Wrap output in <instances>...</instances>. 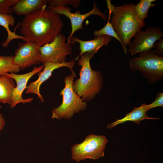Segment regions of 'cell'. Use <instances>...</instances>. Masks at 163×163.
Returning a JSON list of instances; mask_svg holds the SVG:
<instances>
[{
  "mask_svg": "<svg viewBox=\"0 0 163 163\" xmlns=\"http://www.w3.org/2000/svg\"><path fill=\"white\" fill-rule=\"evenodd\" d=\"M111 38V37L103 35L95 37L94 39L92 40L85 41L73 36L70 40L69 44H74L75 42H77L79 44L80 53L78 56L79 57L86 53L94 54L102 46H107Z\"/></svg>",
  "mask_w": 163,
  "mask_h": 163,
  "instance_id": "4fadbf2b",
  "label": "cell"
},
{
  "mask_svg": "<svg viewBox=\"0 0 163 163\" xmlns=\"http://www.w3.org/2000/svg\"><path fill=\"white\" fill-rule=\"evenodd\" d=\"M15 20L12 14H3L0 13V26L4 27L6 30L8 37L5 41L2 43V46L4 47H7L10 42L14 39H21L24 41H27V39L22 35L16 34L15 31L17 27L20 25V23L15 27L14 32L11 31L9 26H13L15 23Z\"/></svg>",
  "mask_w": 163,
  "mask_h": 163,
  "instance_id": "2e32d148",
  "label": "cell"
},
{
  "mask_svg": "<svg viewBox=\"0 0 163 163\" xmlns=\"http://www.w3.org/2000/svg\"><path fill=\"white\" fill-rule=\"evenodd\" d=\"M154 48L156 54L160 56H163V39L161 38L157 43H155Z\"/></svg>",
  "mask_w": 163,
  "mask_h": 163,
  "instance_id": "cb8c5ba5",
  "label": "cell"
},
{
  "mask_svg": "<svg viewBox=\"0 0 163 163\" xmlns=\"http://www.w3.org/2000/svg\"><path fill=\"white\" fill-rule=\"evenodd\" d=\"M13 56H0V75L7 73H17L20 69L13 62Z\"/></svg>",
  "mask_w": 163,
  "mask_h": 163,
  "instance_id": "ac0fdd59",
  "label": "cell"
},
{
  "mask_svg": "<svg viewBox=\"0 0 163 163\" xmlns=\"http://www.w3.org/2000/svg\"><path fill=\"white\" fill-rule=\"evenodd\" d=\"M140 53L139 57L130 59L129 63L131 69L141 72L150 83L162 79L163 56H157L154 50Z\"/></svg>",
  "mask_w": 163,
  "mask_h": 163,
  "instance_id": "5b68a950",
  "label": "cell"
},
{
  "mask_svg": "<svg viewBox=\"0 0 163 163\" xmlns=\"http://www.w3.org/2000/svg\"><path fill=\"white\" fill-rule=\"evenodd\" d=\"M1 107H2V106L0 104V109L1 108Z\"/></svg>",
  "mask_w": 163,
  "mask_h": 163,
  "instance_id": "484cf974",
  "label": "cell"
},
{
  "mask_svg": "<svg viewBox=\"0 0 163 163\" xmlns=\"http://www.w3.org/2000/svg\"><path fill=\"white\" fill-rule=\"evenodd\" d=\"M107 142L104 136L90 134L82 143L71 147L72 158L77 162L87 158L99 159L104 155Z\"/></svg>",
  "mask_w": 163,
  "mask_h": 163,
  "instance_id": "8992f818",
  "label": "cell"
},
{
  "mask_svg": "<svg viewBox=\"0 0 163 163\" xmlns=\"http://www.w3.org/2000/svg\"><path fill=\"white\" fill-rule=\"evenodd\" d=\"M39 48L28 41L18 43V47L13 57V63L21 70L39 64L40 58Z\"/></svg>",
  "mask_w": 163,
  "mask_h": 163,
  "instance_id": "30bf717a",
  "label": "cell"
},
{
  "mask_svg": "<svg viewBox=\"0 0 163 163\" xmlns=\"http://www.w3.org/2000/svg\"><path fill=\"white\" fill-rule=\"evenodd\" d=\"M44 67L43 64L38 67L35 66L31 71L24 74L7 73L4 75L14 80L16 83V88L13 92L11 108H14L17 104L20 103L25 104L32 101L33 98L24 99L22 97V94L27 88V85L29 79L35 74L41 72Z\"/></svg>",
  "mask_w": 163,
  "mask_h": 163,
  "instance_id": "8fae6325",
  "label": "cell"
},
{
  "mask_svg": "<svg viewBox=\"0 0 163 163\" xmlns=\"http://www.w3.org/2000/svg\"><path fill=\"white\" fill-rule=\"evenodd\" d=\"M135 5L129 3L115 7L112 12L110 23L120 40L124 52L131 39L145 26L138 18L134 9Z\"/></svg>",
  "mask_w": 163,
  "mask_h": 163,
  "instance_id": "7a4b0ae2",
  "label": "cell"
},
{
  "mask_svg": "<svg viewBox=\"0 0 163 163\" xmlns=\"http://www.w3.org/2000/svg\"><path fill=\"white\" fill-rule=\"evenodd\" d=\"M155 1V0H141L137 4L134 5V9L140 20L144 21L147 17L149 8L155 6V4L152 2Z\"/></svg>",
  "mask_w": 163,
  "mask_h": 163,
  "instance_id": "ffe728a7",
  "label": "cell"
},
{
  "mask_svg": "<svg viewBox=\"0 0 163 163\" xmlns=\"http://www.w3.org/2000/svg\"><path fill=\"white\" fill-rule=\"evenodd\" d=\"M107 8L109 11V16L107 24L101 29L94 31L93 34L94 35L95 37L103 35H107L111 37H113L117 39L121 45L122 43L120 40L110 22V20L113 7L112 5H109L107 6Z\"/></svg>",
  "mask_w": 163,
  "mask_h": 163,
  "instance_id": "d6986e66",
  "label": "cell"
},
{
  "mask_svg": "<svg viewBox=\"0 0 163 163\" xmlns=\"http://www.w3.org/2000/svg\"><path fill=\"white\" fill-rule=\"evenodd\" d=\"M76 77L75 74L72 73L65 77V87L59 93L63 97L62 102L60 106L52 110L53 119H69L74 113L86 108V102L83 101L73 90V80Z\"/></svg>",
  "mask_w": 163,
  "mask_h": 163,
  "instance_id": "277c9868",
  "label": "cell"
},
{
  "mask_svg": "<svg viewBox=\"0 0 163 163\" xmlns=\"http://www.w3.org/2000/svg\"><path fill=\"white\" fill-rule=\"evenodd\" d=\"M44 68L42 72H40L38 78L35 81L31 82L27 86L26 93H32L36 94L42 102H43L44 99L41 94L40 88L41 85L44 82L48 79L51 75L53 72L59 68L66 67L69 68L71 70L72 73L74 74L72 68L74 67L75 62L72 61L62 63H53L48 62H42Z\"/></svg>",
  "mask_w": 163,
  "mask_h": 163,
  "instance_id": "7c38bea8",
  "label": "cell"
},
{
  "mask_svg": "<svg viewBox=\"0 0 163 163\" xmlns=\"http://www.w3.org/2000/svg\"><path fill=\"white\" fill-rule=\"evenodd\" d=\"M149 110L158 107H163V93H158L156 94L154 101L151 104L148 105Z\"/></svg>",
  "mask_w": 163,
  "mask_h": 163,
  "instance_id": "603a6c76",
  "label": "cell"
},
{
  "mask_svg": "<svg viewBox=\"0 0 163 163\" xmlns=\"http://www.w3.org/2000/svg\"><path fill=\"white\" fill-rule=\"evenodd\" d=\"M16 86L13 79L4 75H0V103L11 105Z\"/></svg>",
  "mask_w": 163,
  "mask_h": 163,
  "instance_id": "e0dca14e",
  "label": "cell"
},
{
  "mask_svg": "<svg viewBox=\"0 0 163 163\" xmlns=\"http://www.w3.org/2000/svg\"><path fill=\"white\" fill-rule=\"evenodd\" d=\"M148 105L144 103L139 107H135L130 112L126 114L125 116L120 119H117L116 121L107 126L108 129H112L120 124L123 123L127 121L134 122L139 124V122L143 120L147 119H159L157 117H149L147 114V112L149 110Z\"/></svg>",
  "mask_w": 163,
  "mask_h": 163,
  "instance_id": "5bb4252c",
  "label": "cell"
},
{
  "mask_svg": "<svg viewBox=\"0 0 163 163\" xmlns=\"http://www.w3.org/2000/svg\"><path fill=\"white\" fill-rule=\"evenodd\" d=\"M46 7L24 16L20 23V32L26 42L39 47L52 42L60 33L64 25L59 15Z\"/></svg>",
  "mask_w": 163,
  "mask_h": 163,
  "instance_id": "6da1fadb",
  "label": "cell"
},
{
  "mask_svg": "<svg viewBox=\"0 0 163 163\" xmlns=\"http://www.w3.org/2000/svg\"><path fill=\"white\" fill-rule=\"evenodd\" d=\"M94 54L85 53L79 57L78 65L81 66L79 70L80 78L73 84L74 91L84 101L93 99L100 91L103 84V79L99 71L92 70L90 61Z\"/></svg>",
  "mask_w": 163,
  "mask_h": 163,
  "instance_id": "3957f363",
  "label": "cell"
},
{
  "mask_svg": "<svg viewBox=\"0 0 163 163\" xmlns=\"http://www.w3.org/2000/svg\"><path fill=\"white\" fill-rule=\"evenodd\" d=\"M5 120L0 112V131H1L4 127L5 124Z\"/></svg>",
  "mask_w": 163,
  "mask_h": 163,
  "instance_id": "d4e9b609",
  "label": "cell"
},
{
  "mask_svg": "<svg viewBox=\"0 0 163 163\" xmlns=\"http://www.w3.org/2000/svg\"><path fill=\"white\" fill-rule=\"evenodd\" d=\"M163 36L162 31L159 27H149L143 31H140L134 37L133 40L128 44L127 51L133 56L151 50L155 42Z\"/></svg>",
  "mask_w": 163,
  "mask_h": 163,
  "instance_id": "ba28073f",
  "label": "cell"
},
{
  "mask_svg": "<svg viewBox=\"0 0 163 163\" xmlns=\"http://www.w3.org/2000/svg\"><path fill=\"white\" fill-rule=\"evenodd\" d=\"M47 2L49 6L51 7L66 6L69 5L78 8L81 4L80 0H48Z\"/></svg>",
  "mask_w": 163,
  "mask_h": 163,
  "instance_id": "44dd1931",
  "label": "cell"
},
{
  "mask_svg": "<svg viewBox=\"0 0 163 163\" xmlns=\"http://www.w3.org/2000/svg\"><path fill=\"white\" fill-rule=\"evenodd\" d=\"M18 0H0V13L3 14H12L11 8Z\"/></svg>",
  "mask_w": 163,
  "mask_h": 163,
  "instance_id": "7402d4cb",
  "label": "cell"
},
{
  "mask_svg": "<svg viewBox=\"0 0 163 163\" xmlns=\"http://www.w3.org/2000/svg\"><path fill=\"white\" fill-rule=\"evenodd\" d=\"M66 40L65 36L60 33L52 42L40 47L39 64L45 61L59 63L66 62V56L71 53L72 48Z\"/></svg>",
  "mask_w": 163,
  "mask_h": 163,
  "instance_id": "52a82bcc",
  "label": "cell"
},
{
  "mask_svg": "<svg viewBox=\"0 0 163 163\" xmlns=\"http://www.w3.org/2000/svg\"><path fill=\"white\" fill-rule=\"evenodd\" d=\"M48 8L58 15L63 14L68 18L70 19L72 27V31L67 38V42L69 44L71 38L73 36L75 32L80 29H83L82 24L84 21L90 16L95 14L100 16L105 21L107 18V15L100 11L97 7L95 2L93 4L92 9L89 12L84 14H81L79 11H76L75 13L71 12L70 8L67 6H59L57 7H48Z\"/></svg>",
  "mask_w": 163,
  "mask_h": 163,
  "instance_id": "9c48e42d",
  "label": "cell"
},
{
  "mask_svg": "<svg viewBox=\"0 0 163 163\" xmlns=\"http://www.w3.org/2000/svg\"><path fill=\"white\" fill-rule=\"evenodd\" d=\"M47 3L46 0H18L11 9L18 15L25 16L41 9Z\"/></svg>",
  "mask_w": 163,
  "mask_h": 163,
  "instance_id": "9a60e30c",
  "label": "cell"
}]
</instances>
